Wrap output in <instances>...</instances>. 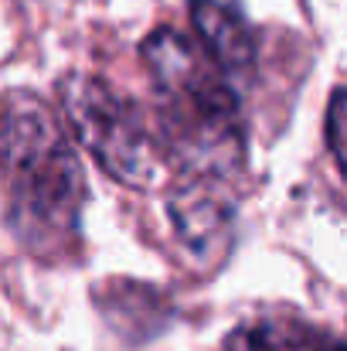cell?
<instances>
[{
    "label": "cell",
    "instance_id": "6da1fadb",
    "mask_svg": "<svg viewBox=\"0 0 347 351\" xmlns=\"http://www.w3.org/2000/svg\"><path fill=\"white\" fill-rule=\"evenodd\" d=\"M0 174L14 239L41 256H68L82 239L86 171L48 103L27 89L0 96Z\"/></svg>",
    "mask_w": 347,
    "mask_h": 351
},
{
    "label": "cell",
    "instance_id": "7a4b0ae2",
    "mask_svg": "<svg viewBox=\"0 0 347 351\" xmlns=\"http://www.w3.org/2000/svg\"><path fill=\"white\" fill-rule=\"evenodd\" d=\"M140 51L153 75L167 154L188 174L222 181L238 174L245 136L238 93L229 79L174 27H157Z\"/></svg>",
    "mask_w": 347,
    "mask_h": 351
},
{
    "label": "cell",
    "instance_id": "3957f363",
    "mask_svg": "<svg viewBox=\"0 0 347 351\" xmlns=\"http://www.w3.org/2000/svg\"><path fill=\"white\" fill-rule=\"evenodd\" d=\"M75 136L96 164L126 188H150L157 174V143L143 117L110 82L89 72H68L58 86Z\"/></svg>",
    "mask_w": 347,
    "mask_h": 351
},
{
    "label": "cell",
    "instance_id": "277c9868",
    "mask_svg": "<svg viewBox=\"0 0 347 351\" xmlns=\"http://www.w3.org/2000/svg\"><path fill=\"white\" fill-rule=\"evenodd\" d=\"M167 212L174 222V235L191 256V263H198L201 269H215L229 259L238 222V202L229 181L188 174L184 184L174 188Z\"/></svg>",
    "mask_w": 347,
    "mask_h": 351
},
{
    "label": "cell",
    "instance_id": "5b68a950",
    "mask_svg": "<svg viewBox=\"0 0 347 351\" xmlns=\"http://www.w3.org/2000/svg\"><path fill=\"white\" fill-rule=\"evenodd\" d=\"M191 24L201 38L205 58L225 75H248L255 65V27L229 0H191Z\"/></svg>",
    "mask_w": 347,
    "mask_h": 351
},
{
    "label": "cell",
    "instance_id": "8992f818",
    "mask_svg": "<svg viewBox=\"0 0 347 351\" xmlns=\"http://www.w3.org/2000/svg\"><path fill=\"white\" fill-rule=\"evenodd\" d=\"M225 351H344V345L337 335L310 321L290 314H262L238 324L229 335Z\"/></svg>",
    "mask_w": 347,
    "mask_h": 351
},
{
    "label": "cell",
    "instance_id": "52a82bcc",
    "mask_svg": "<svg viewBox=\"0 0 347 351\" xmlns=\"http://www.w3.org/2000/svg\"><path fill=\"white\" fill-rule=\"evenodd\" d=\"M344 89H334L331 96V110H327V143H331V154H334V164L337 171H344Z\"/></svg>",
    "mask_w": 347,
    "mask_h": 351
}]
</instances>
